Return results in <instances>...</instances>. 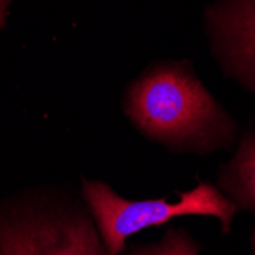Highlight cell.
<instances>
[{
	"label": "cell",
	"mask_w": 255,
	"mask_h": 255,
	"mask_svg": "<svg viewBox=\"0 0 255 255\" xmlns=\"http://www.w3.org/2000/svg\"><path fill=\"white\" fill-rule=\"evenodd\" d=\"M216 185L239 211L255 217V112L240 131L234 154L220 164Z\"/></svg>",
	"instance_id": "cell-5"
},
{
	"label": "cell",
	"mask_w": 255,
	"mask_h": 255,
	"mask_svg": "<svg viewBox=\"0 0 255 255\" xmlns=\"http://www.w3.org/2000/svg\"><path fill=\"white\" fill-rule=\"evenodd\" d=\"M251 254L255 255V225L251 231Z\"/></svg>",
	"instance_id": "cell-8"
},
{
	"label": "cell",
	"mask_w": 255,
	"mask_h": 255,
	"mask_svg": "<svg viewBox=\"0 0 255 255\" xmlns=\"http://www.w3.org/2000/svg\"><path fill=\"white\" fill-rule=\"evenodd\" d=\"M80 191L109 255H121L127 249V239L139 231L164 226L180 217H213L220 223L222 234L226 236L233 231L240 213L211 182H199L191 190L180 193L177 200L127 199L109 183L87 177H81Z\"/></svg>",
	"instance_id": "cell-3"
},
{
	"label": "cell",
	"mask_w": 255,
	"mask_h": 255,
	"mask_svg": "<svg viewBox=\"0 0 255 255\" xmlns=\"http://www.w3.org/2000/svg\"><path fill=\"white\" fill-rule=\"evenodd\" d=\"M11 3H12V0H0V32H2V29L6 25Z\"/></svg>",
	"instance_id": "cell-7"
},
{
	"label": "cell",
	"mask_w": 255,
	"mask_h": 255,
	"mask_svg": "<svg viewBox=\"0 0 255 255\" xmlns=\"http://www.w3.org/2000/svg\"><path fill=\"white\" fill-rule=\"evenodd\" d=\"M121 109L139 134L171 154L229 150L242 131L187 60L150 64L124 90Z\"/></svg>",
	"instance_id": "cell-1"
},
{
	"label": "cell",
	"mask_w": 255,
	"mask_h": 255,
	"mask_svg": "<svg viewBox=\"0 0 255 255\" xmlns=\"http://www.w3.org/2000/svg\"><path fill=\"white\" fill-rule=\"evenodd\" d=\"M202 245L187 229L170 226L159 242L131 245L121 255H200Z\"/></svg>",
	"instance_id": "cell-6"
},
{
	"label": "cell",
	"mask_w": 255,
	"mask_h": 255,
	"mask_svg": "<svg viewBox=\"0 0 255 255\" xmlns=\"http://www.w3.org/2000/svg\"><path fill=\"white\" fill-rule=\"evenodd\" d=\"M0 255H109L81 191L58 183L0 197Z\"/></svg>",
	"instance_id": "cell-2"
},
{
	"label": "cell",
	"mask_w": 255,
	"mask_h": 255,
	"mask_svg": "<svg viewBox=\"0 0 255 255\" xmlns=\"http://www.w3.org/2000/svg\"><path fill=\"white\" fill-rule=\"evenodd\" d=\"M205 29L222 72L255 94V0H217L205 9Z\"/></svg>",
	"instance_id": "cell-4"
}]
</instances>
